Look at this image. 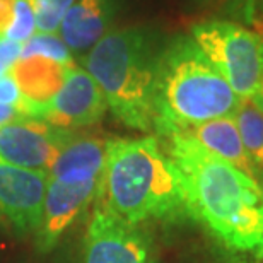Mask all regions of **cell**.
<instances>
[{
  "mask_svg": "<svg viewBox=\"0 0 263 263\" xmlns=\"http://www.w3.org/2000/svg\"><path fill=\"white\" fill-rule=\"evenodd\" d=\"M109 19L108 0H76L57 33L70 53H87L108 33Z\"/></svg>",
  "mask_w": 263,
  "mask_h": 263,
  "instance_id": "obj_13",
  "label": "cell"
},
{
  "mask_svg": "<svg viewBox=\"0 0 263 263\" xmlns=\"http://www.w3.org/2000/svg\"><path fill=\"white\" fill-rule=\"evenodd\" d=\"M14 15V0H0V34L7 31Z\"/></svg>",
  "mask_w": 263,
  "mask_h": 263,
  "instance_id": "obj_22",
  "label": "cell"
},
{
  "mask_svg": "<svg viewBox=\"0 0 263 263\" xmlns=\"http://www.w3.org/2000/svg\"><path fill=\"white\" fill-rule=\"evenodd\" d=\"M241 101L192 36H178L157 57L154 128L161 135L234 117Z\"/></svg>",
  "mask_w": 263,
  "mask_h": 263,
  "instance_id": "obj_3",
  "label": "cell"
},
{
  "mask_svg": "<svg viewBox=\"0 0 263 263\" xmlns=\"http://www.w3.org/2000/svg\"><path fill=\"white\" fill-rule=\"evenodd\" d=\"M36 15V29L41 33H57L62 19L76 0H29Z\"/></svg>",
  "mask_w": 263,
  "mask_h": 263,
  "instance_id": "obj_17",
  "label": "cell"
},
{
  "mask_svg": "<svg viewBox=\"0 0 263 263\" xmlns=\"http://www.w3.org/2000/svg\"><path fill=\"white\" fill-rule=\"evenodd\" d=\"M101 181L65 185L48 180L45 193L43 214L38 226V250L46 253L53 250L65 231L98 197Z\"/></svg>",
  "mask_w": 263,
  "mask_h": 263,
  "instance_id": "obj_11",
  "label": "cell"
},
{
  "mask_svg": "<svg viewBox=\"0 0 263 263\" xmlns=\"http://www.w3.org/2000/svg\"><path fill=\"white\" fill-rule=\"evenodd\" d=\"M86 263H147V245L135 226L96 207L86 234Z\"/></svg>",
  "mask_w": 263,
  "mask_h": 263,
  "instance_id": "obj_9",
  "label": "cell"
},
{
  "mask_svg": "<svg viewBox=\"0 0 263 263\" xmlns=\"http://www.w3.org/2000/svg\"><path fill=\"white\" fill-rule=\"evenodd\" d=\"M21 51H23V43H17V41H12L0 34V77L10 73L15 62L21 59Z\"/></svg>",
  "mask_w": 263,
  "mask_h": 263,
  "instance_id": "obj_20",
  "label": "cell"
},
{
  "mask_svg": "<svg viewBox=\"0 0 263 263\" xmlns=\"http://www.w3.org/2000/svg\"><path fill=\"white\" fill-rule=\"evenodd\" d=\"M28 57H45L64 65L73 64L70 50L67 48L59 33H41V31L34 33L23 45V51H21V59H28Z\"/></svg>",
  "mask_w": 263,
  "mask_h": 263,
  "instance_id": "obj_16",
  "label": "cell"
},
{
  "mask_svg": "<svg viewBox=\"0 0 263 263\" xmlns=\"http://www.w3.org/2000/svg\"><path fill=\"white\" fill-rule=\"evenodd\" d=\"M251 103L255 104L256 108L260 109V111L263 113V81H261V84H260V87L256 89V92L253 94V98L250 99Z\"/></svg>",
  "mask_w": 263,
  "mask_h": 263,
  "instance_id": "obj_23",
  "label": "cell"
},
{
  "mask_svg": "<svg viewBox=\"0 0 263 263\" xmlns=\"http://www.w3.org/2000/svg\"><path fill=\"white\" fill-rule=\"evenodd\" d=\"M46 186L48 173L0 161V215L19 231L38 229Z\"/></svg>",
  "mask_w": 263,
  "mask_h": 263,
  "instance_id": "obj_8",
  "label": "cell"
},
{
  "mask_svg": "<svg viewBox=\"0 0 263 263\" xmlns=\"http://www.w3.org/2000/svg\"><path fill=\"white\" fill-rule=\"evenodd\" d=\"M190 31L231 89L250 101L263 81V34L233 21H202Z\"/></svg>",
  "mask_w": 263,
  "mask_h": 263,
  "instance_id": "obj_5",
  "label": "cell"
},
{
  "mask_svg": "<svg viewBox=\"0 0 263 263\" xmlns=\"http://www.w3.org/2000/svg\"><path fill=\"white\" fill-rule=\"evenodd\" d=\"M111 137L72 130L48 173V180L65 185L101 181Z\"/></svg>",
  "mask_w": 263,
  "mask_h": 263,
  "instance_id": "obj_10",
  "label": "cell"
},
{
  "mask_svg": "<svg viewBox=\"0 0 263 263\" xmlns=\"http://www.w3.org/2000/svg\"><path fill=\"white\" fill-rule=\"evenodd\" d=\"M233 118L246 154L253 162L258 178L263 180V113L251 101L243 99Z\"/></svg>",
  "mask_w": 263,
  "mask_h": 263,
  "instance_id": "obj_15",
  "label": "cell"
},
{
  "mask_svg": "<svg viewBox=\"0 0 263 263\" xmlns=\"http://www.w3.org/2000/svg\"><path fill=\"white\" fill-rule=\"evenodd\" d=\"M34 29H36V15L31 2L29 0H14V15L4 36L24 45L34 34Z\"/></svg>",
  "mask_w": 263,
  "mask_h": 263,
  "instance_id": "obj_18",
  "label": "cell"
},
{
  "mask_svg": "<svg viewBox=\"0 0 263 263\" xmlns=\"http://www.w3.org/2000/svg\"><path fill=\"white\" fill-rule=\"evenodd\" d=\"M186 212L226 248L263 258V185L202 149L183 132L164 135Z\"/></svg>",
  "mask_w": 263,
  "mask_h": 263,
  "instance_id": "obj_1",
  "label": "cell"
},
{
  "mask_svg": "<svg viewBox=\"0 0 263 263\" xmlns=\"http://www.w3.org/2000/svg\"><path fill=\"white\" fill-rule=\"evenodd\" d=\"M176 132H183V134L195 140L202 149L210 152L212 156L229 162L231 166L238 167V170L246 173L248 176L260 180L253 162L250 161L248 154H246L245 145L239 137V130L236 127L233 117L215 118L210 120V122L195 125V127Z\"/></svg>",
  "mask_w": 263,
  "mask_h": 263,
  "instance_id": "obj_14",
  "label": "cell"
},
{
  "mask_svg": "<svg viewBox=\"0 0 263 263\" xmlns=\"http://www.w3.org/2000/svg\"><path fill=\"white\" fill-rule=\"evenodd\" d=\"M261 4H263V0H261Z\"/></svg>",
  "mask_w": 263,
  "mask_h": 263,
  "instance_id": "obj_24",
  "label": "cell"
},
{
  "mask_svg": "<svg viewBox=\"0 0 263 263\" xmlns=\"http://www.w3.org/2000/svg\"><path fill=\"white\" fill-rule=\"evenodd\" d=\"M0 104H9V106H15L23 111L26 117L34 118L33 108L29 106V103L26 101L21 94L17 84H15L14 77L7 73V76L0 77Z\"/></svg>",
  "mask_w": 263,
  "mask_h": 263,
  "instance_id": "obj_19",
  "label": "cell"
},
{
  "mask_svg": "<svg viewBox=\"0 0 263 263\" xmlns=\"http://www.w3.org/2000/svg\"><path fill=\"white\" fill-rule=\"evenodd\" d=\"M21 118H29V117H26V115L15 106L0 104V128L5 127V125L15 122V120H21Z\"/></svg>",
  "mask_w": 263,
  "mask_h": 263,
  "instance_id": "obj_21",
  "label": "cell"
},
{
  "mask_svg": "<svg viewBox=\"0 0 263 263\" xmlns=\"http://www.w3.org/2000/svg\"><path fill=\"white\" fill-rule=\"evenodd\" d=\"M72 130L40 118H21L0 128V161L24 170L50 173Z\"/></svg>",
  "mask_w": 263,
  "mask_h": 263,
  "instance_id": "obj_6",
  "label": "cell"
},
{
  "mask_svg": "<svg viewBox=\"0 0 263 263\" xmlns=\"http://www.w3.org/2000/svg\"><path fill=\"white\" fill-rule=\"evenodd\" d=\"M106 98L86 68L72 65L59 94L40 109L38 118L64 130L91 127L104 117Z\"/></svg>",
  "mask_w": 263,
  "mask_h": 263,
  "instance_id": "obj_7",
  "label": "cell"
},
{
  "mask_svg": "<svg viewBox=\"0 0 263 263\" xmlns=\"http://www.w3.org/2000/svg\"><path fill=\"white\" fill-rule=\"evenodd\" d=\"M96 202L132 226L186 212L176 170L156 137L111 140Z\"/></svg>",
  "mask_w": 263,
  "mask_h": 263,
  "instance_id": "obj_2",
  "label": "cell"
},
{
  "mask_svg": "<svg viewBox=\"0 0 263 263\" xmlns=\"http://www.w3.org/2000/svg\"><path fill=\"white\" fill-rule=\"evenodd\" d=\"M72 65L59 64L45 57H28L15 62L10 76L14 77L23 98L33 108L34 118H38L40 109L59 94Z\"/></svg>",
  "mask_w": 263,
  "mask_h": 263,
  "instance_id": "obj_12",
  "label": "cell"
},
{
  "mask_svg": "<svg viewBox=\"0 0 263 263\" xmlns=\"http://www.w3.org/2000/svg\"><path fill=\"white\" fill-rule=\"evenodd\" d=\"M156 60L142 29L108 31L84 55L82 64L106 98L108 108L130 128H154Z\"/></svg>",
  "mask_w": 263,
  "mask_h": 263,
  "instance_id": "obj_4",
  "label": "cell"
}]
</instances>
